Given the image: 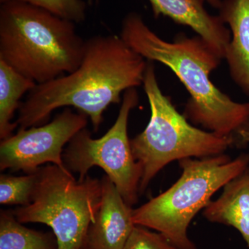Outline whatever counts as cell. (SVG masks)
Masks as SVG:
<instances>
[{
    "label": "cell",
    "instance_id": "obj_1",
    "mask_svg": "<svg viewBox=\"0 0 249 249\" xmlns=\"http://www.w3.org/2000/svg\"><path fill=\"white\" fill-rule=\"evenodd\" d=\"M147 62L121 36L90 37L79 66L36 85L20 103L16 124L19 129L38 126L55 109L73 107L89 118L97 132L107 107L121 102V93L143 84Z\"/></svg>",
    "mask_w": 249,
    "mask_h": 249
},
{
    "label": "cell",
    "instance_id": "obj_2",
    "mask_svg": "<svg viewBox=\"0 0 249 249\" xmlns=\"http://www.w3.org/2000/svg\"><path fill=\"white\" fill-rule=\"evenodd\" d=\"M120 36L147 61L160 62L175 73L191 96L183 111L187 119L241 146L239 134L249 127V103L235 102L210 79L222 58L201 37L179 34L167 42L136 13L124 18Z\"/></svg>",
    "mask_w": 249,
    "mask_h": 249
},
{
    "label": "cell",
    "instance_id": "obj_3",
    "mask_svg": "<svg viewBox=\"0 0 249 249\" xmlns=\"http://www.w3.org/2000/svg\"><path fill=\"white\" fill-rule=\"evenodd\" d=\"M85 48L75 23L17 0L1 4L0 60L36 84L74 71Z\"/></svg>",
    "mask_w": 249,
    "mask_h": 249
},
{
    "label": "cell",
    "instance_id": "obj_4",
    "mask_svg": "<svg viewBox=\"0 0 249 249\" xmlns=\"http://www.w3.org/2000/svg\"><path fill=\"white\" fill-rule=\"evenodd\" d=\"M182 173L164 193L133 210L135 225L153 229L178 249H196L188 235L190 224L220 188L249 165V154L235 160L222 154L178 160Z\"/></svg>",
    "mask_w": 249,
    "mask_h": 249
},
{
    "label": "cell",
    "instance_id": "obj_5",
    "mask_svg": "<svg viewBox=\"0 0 249 249\" xmlns=\"http://www.w3.org/2000/svg\"><path fill=\"white\" fill-rule=\"evenodd\" d=\"M142 85L151 115L145 129L130 139L132 154L142 170L139 194L174 160L222 155L228 148L236 145L234 139L196 128L188 123L170 98L162 93L153 62H147Z\"/></svg>",
    "mask_w": 249,
    "mask_h": 249
},
{
    "label": "cell",
    "instance_id": "obj_6",
    "mask_svg": "<svg viewBox=\"0 0 249 249\" xmlns=\"http://www.w3.org/2000/svg\"><path fill=\"white\" fill-rule=\"evenodd\" d=\"M32 201L12 211L22 224L40 223L53 231L58 249H82L101 206V180H76L55 165L40 167Z\"/></svg>",
    "mask_w": 249,
    "mask_h": 249
},
{
    "label": "cell",
    "instance_id": "obj_7",
    "mask_svg": "<svg viewBox=\"0 0 249 249\" xmlns=\"http://www.w3.org/2000/svg\"><path fill=\"white\" fill-rule=\"evenodd\" d=\"M139 101L136 88L124 91L119 115L110 129L98 139H93L88 129H82L62 154L65 166L78 174L79 180L84 179L93 167L102 168L130 206L138 202L142 170L132 154L127 124Z\"/></svg>",
    "mask_w": 249,
    "mask_h": 249
},
{
    "label": "cell",
    "instance_id": "obj_8",
    "mask_svg": "<svg viewBox=\"0 0 249 249\" xmlns=\"http://www.w3.org/2000/svg\"><path fill=\"white\" fill-rule=\"evenodd\" d=\"M88 118L84 113L67 108L52 122L18 129L17 133L1 140L0 170L34 173L41 165L51 163L70 171L62 159L64 146L86 128Z\"/></svg>",
    "mask_w": 249,
    "mask_h": 249
},
{
    "label": "cell",
    "instance_id": "obj_9",
    "mask_svg": "<svg viewBox=\"0 0 249 249\" xmlns=\"http://www.w3.org/2000/svg\"><path fill=\"white\" fill-rule=\"evenodd\" d=\"M101 202L85 246L92 249H122L135 227L133 210L107 175L101 179Z\"/></svg>",
    "mask_w": 249,
    "mask_h": 249
},
{
    "label": "cell",
    "instance_id": "obj_10",
    "mask_svg": "<svg viewBox=\"0 0 249 249\" xmlns=\"http://www.w3.org/2000/svg\"><path fill=\"white\" fill-rule=\"evenodd\" d=\"M155 18H170L178 24L193 29L219 58L224 59L231 33L219 16L209 14L204 0H149Z\"/></svg>",
    "mask_w": 249,
    "mask_h": 249
},
{
    "label": "cell",
    "instance_id": "obj_11",
    "mask_svg": "<svg viewBox=\"0 0 249 249\" xmlns=\"http://www.w3.org/2000/svg\"><path fill=\"white\" fill-rule=\"evenodd\" d=\"M219 11L231 33L224 59L232 79L249 97V0H223Z\"/></svg>",
    "mask_w": 249,
    "mask_h": 249
},
{
    "label": "cell",
    "instance_id": "obj_12",
    "mask_svg": "<svg viewBox=\"0 0 249 249\" xmlns=\"http://www.w3.org/2000/svg\"><path fill=\"white\" fill-rule=\"evenodd\" d=\"M203 215L210 222L238 231L249 249V165L223 187L221 196L210 201Z\"/></svg>",
    "mask_w": 249,
    "mask_h": 249
},
{
    "label": "cell",
    "instance_id": "obj_13",
    "mask_svg": "<svg viewBox=\"0 0 249 249\" xmlns=\"http://www.w3.org/2000/svg\"><path fill=\"white\" fill-rule=\"evenodd\" d=\"M34 80L23 76L0 60V139L4 140L14 134L18 127L13 122L15 112L19 109V100L36 88Z\"/></svg>",
    "mask_w": 249,
    "mask_h": 249
},
{
    "label": "cell",
    "instance_id": "obj_14",
    "mask_svg": "<svg viewBox=\"0 0 249 249\" xmlns=\"http://www.w3.org/2000/svg\"><path fill=\"white\" fill-rule=\"evenodd\" d=\"M0 249H58V243L53 233L24 227L12 211L1 210Z\"/></svg>",
    "mask_w": 249,
    "mask_h": 249
},
{
    "label": "cell",
    "instance_id": "obj_15",
    "mask_svg": "<svg viewBox=\"0 0 249 249\" xmlns=\"http://www.w3.org/2000/svg\"><path fill=\"white\" fill-rule=\"evenodd\" d=\"M37 172L23 176L0 175V204L27 206L32 201L37 183Z\"/></svg>",
    "mask_w": 249,
    "mask_h": 249
},
{
    "label": "cell",
    "instance_id": "obj_16",
    "mask_svg": "<svg viewBox=\"0 0 249 249\" xmlns=\"http://www.w3.org/2000/svg\"><path fill=\"white\" fill-rule=\"evenodd\" d=\"M37 6L73 23L83 22L87 5L83 0H17Z\"/></svg>",
    "mask_w": 249,
    "mask_h": 249
},
{
    "label": "cell",
    "instance_id": "obj_17",
    "mask_svg": "<svg viewBox=\"0 0 249 249\" xmlns=\"http://www.w3.org/2000/svg\"><path fill=\"white\" fill-rule=\"evenodd\" d=\"M122 249H178L160 232L136 225Z\"/></svg>",
    "mask_w": 249,
    "mask_h": 249
},
{
    "label": "cell",
    "instance_id": "obj_18",
    "mask_svg": "<svg viewBox=\"0 0 249 249\" xmlns=\"http://www.w3.org/2000/svg\"><path fill=\"white\" fill-rule=\"evenodd\" d=\"M239 136H240V140L242 146L249 143V127L241 131Z\"/></svg>",
    "mask_w": 249,
    "mask_h": 249
},
{
    "label": "cell",
    "instance_id": "obj_19",
    "mask_svg": "<svg viewBox=\"0 0 249 249\" xmlns=\"http://www.w3.org/2000/svg\"><path fill=\"white\" fill-rule=\"evenodd\" d=\"M213 7L219 9L222 4V0H206Z\"/></svg>",
    "mask_w": 249,
    "mask_h": 249
},
{
    "label": "cell",
    "instance_id": "obj_20",
    "mask_svg": "<svg viewBox=\"0 0 249 249\" xmlns=\"http://www.w3.org/2000/svg\"><path fill=\"white\" fill-rule=\"evenodd\" d=\"M82 249H92L89 248V247H86V246H85V247H83V248Z\"/></svg>",
    "mask_w": 249,
    "mask_h": 249
}]
</instances>
